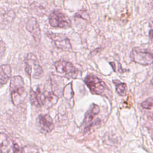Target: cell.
I'll return each instance as SVG.
<instances>
[{"instance_id": "cell-19", "label": "cell", "mask_w": 153, "mask_h": 153, "mask_svg": "<svg viewBox=\"0 0 153 153\" xmlns=\"http://www.w3.org/2000/svg\"><path fill=\"white\" fill-rule=\"evenodd\" d=\"M13 153H22V148H20L16 143L13 144Z\"/></svg>"}, {"instance_id": "cell-7", "label": "cell", "mask_w": 153, "mask_h": 153, "mask_svg": "<svg viewBox=\"0 0 153 153\" xmlns=\"http://www.w3.org/2000/svg\"><path fill=\"white\" fill-rule=\"evenodd\" d=\"M46 35L54 42L57 48L66 51H72L70 41L65 35L62 33L47 32H46Z\"/></svg>"}, {"instance_id": "cell-8", "label": "cell", "mask_w": 153, "mask_h": 153, "mask_svg": "<svg viewBox=\"0 0 153 153\" xmlns=\"http://www.w3.org/2000/svg\"><path fill=\"white\" fill-rule=\"evenodd\" d=\"M37 124L39 130L44 134L51 132L54 128L53 120L48 114L39 115L38 117Z\"/></svg>"}, {"instance_id": "cell-6", "label": "cell", "mask_w": 153, "mask_h": 153, "mask_svg": "<svg viewBox=\"0 0 153 153\" xmlns=\"http://www.w3.org/2000/svg\"><path fill=\"white\" fill-rule=\"evenodd\" d=\"M54 66L58 73L68 78L75 79L78 75V69L71 62L60 60L55 62Z\"/></svg>"}, {"instance_id": "cell-3", "label": "cell", "mask_w": 153, "mask_h": 153, "mask_svg": "<svg viewBox=\"0 0 153 153\" xmlns=\"http://www.w3.org/2000/svg\"><path fill=\"white\" fill-rule=\"evenodd\" d=\"M84 82L94 94L103 95L107 90V86L105 82L96 75L89 74L84 79Z\"/></svg>"}, {"instance_id": "cell-16", "label": "cell", "mask_w": 153, "mask_h": 153, "mask_svg": "<svg viewBox=\"0 0 153 153\" xmlns=\"http://www.w3.org/2000/svg\"><path fill=\"white\" fill-rule=\"evenodd\" d=\"M142 106L146 109L153 108V97H149L142 103Z\"/></svg>"}, {"instance_id": "cell-4", "label": "cell", "mask_w": 153, "mask_h": 153, "mask_svg": "<svg viewBox=\"0 0 153 153\" xmlns=\"http://www.w3.org/2000/svg\"><path fill=\"white\" fill-rule=\"evenodd\" d=\"M130 57L133 62L142 65L153 63V53L139 48H134L132 50Z\"/></svg>"}, {"instance_id": "cell-12", "label": "cell", "mask_w": 153, "mask_h": 153, "mask_svg": "<svg viewBox=\"0 0 153 153\" xmlns=\"http://www.w3.org/2000/svg\"><path fill=\"white\" fill-rule=\"evenodd\" d=\"M11 68L10 65L5 64L0 66V84H6L10 78Z\"/></svg>"}, {"instance_id": "cell-15", "label": "cell", "mask_w": 153, "mask_h": 153, "mask_svg": "<svg viewBox=\"0 0 153 153\" xmlns=\"http://www.w3.org/2000/svg\"><path fill=\"white\" fill-rule=\"evenodd\" d=\"M29 97L30 100L32 105H33L36 107H40L41 103L38 96L37 93H35L32 89H30V93H29Z\"/></svg>"}, {"instance_id": "cell-2", "label": "cell", "mask_w": 153, "mask_h": 153, "mask_svg": "<svg viewBox=\"0 0 153 153\" xmlns=\"http://www.w3.org/2000/svg\"><path fill=\"white\" fill-rule=\"evenodd\" d=\"M25 70L30 78L39 79L44 73L41 66L39 65L36 56L33 53H29L25 58Z\"/></svg>"}, {"instance_id": "cell-10", "label": "cell", "mask_w": 153, "mask_h": 153, "mask_svg": "<svg viewBox=\"0 0 153 153\" xmlns=\"http://www.w3.org/2000/svg\"><path fill=\"white\" fill-rule=\"evenodd\" d=\"M26 28L30 33L35 41L39 43L41 41V34L39 25L36 19L34 17L30 18L26 23Z\"/></svg>"}, {"instance_id": "cell-11", "label": "cell", "mask_w": 153, "mask_h": 153, "mask_svg": "<svg viewBox=\"0 0 153 153\" xmlns=\"http://www.w3.org/2000/svg\"><path fill=\"white\" fill-rule=\"evenodd\" d=\"M13 143L8 135L0 133V153H9L13 148Z\"/></svg>"}, {"instance_id": "cell-1", "label": "cell", "mask_w": 153, "mask_h": 153, "mask_svg": "<svg viewBox=\"0 0 153 153\" xmlns=\"http://www.w3.org/2000/svg\"><path fill=\"white\" fill-rule=\"evenodd\" d=\"M10 91L11 100L14 105L17 106L25 100L27 93L26 90L25 82L22 76L17 75L11 79Z\"/></svg>"}, {"instance_id": "cell-9", "label": "cell", "mask_w": 153, "mask_h": 153, "mask_svg": "<svg viewBox=\"0 0 153 153\" xmlns=\"http://www.w3.org/2000/svg\"><path fill=\"white\" fill-rule=\"evenodd\" d=\"M37 94L41 104L44 105L47 108H50L53 106L58 100L57 96L52 91L45 90L41 92L39 89H38Z\"/></svg>"}, {"instance_id": "cell-20", "label": "cell", "mask_w": 153, "mask_h": 153, "mask_svg": "<svg viewBox=\"0 0 153 153\" xmlns=\"http://www.w3.org/2000/svg\"><path fill=\"white\" fill-rule=\"evenodd\" d=\"M149 38H150L151 41L153 43V29L150 30L149 33Z\"/></svg>"}, {"instance_id": "cell-21", "label": "cell", "mask_w": 153, "mask_h": 153, "mask_svg": "<svg viewBox=\"0 0 153 153\" xmlns=\"http://www.w3.org/2000/svg\"><path fill=\"white\" fill-rule=\"evenodd\" d=\"M150 118L151 120H153V112H152V113L150 114Z\"/></svg>"}, {"instance_id": "cell-18", "label": "cell", "mask_w": 153, "mask_h": 153, "mask_svg": "<svg viewBox=\"0 0 153 153\" xmlns=\"http://www.w3.org/2000/svg\"><path fill=\"white\" fill-rule=\"evenodd\" d=\"M5 51V45L3 41L0 40V59L3 57Z\"/></svg>"}, {"instance_id": "cell-23", "label": "cell", "mask_w": 153, "mask_h": 153, "mask_svg": "<svg viewBox=\"0 0 153 153\" xmlns=\"http://www.w3.org/2000/svg\"><path fill=\"white\" fill-rule=\"evenodd\" d=\"M151 136H152V138L153 139V129H152V134H151Z\"/></svg>"}, {"instance_id": "cell-5", "label": "cell", "mask_w": 153, "mask_h": 153, "mask_svg": "<svg viewBox=\"0 0 153 153\" xmlns=\"http://www.w3.org/2000/svg\"><path fill=\"white\" fill-rule=\"evenodd\" d=\"M49 23L53 27L67 28L71 26L70 19L65 13L55 10L49 16Z\"/></svg>"}, {"instance_id": "cell-14", "label": "cell", "mask_w": 153, "mask_h": 153, "mask_svg": "<svg viewBox=\"0 0 153 153\" xmlns=\"http://www.w3.org/2000/svg\"><path fill=\"white\" fill-rule=\"evenodd\" d=\"M115 85L116 87V91L119 95L123 96L126 94L127 89V85L126 83L119 82L117 81V83H115Z\"/></svg>"}, {"instance_id": "cell-17", "label": "cell", "mask_w": 153, "mask_h": 153, "mask_svg": "<svg viewBox=\"0 0 153 153\" xmlns=\"http://www.w3.org/2000/svg\"><path fill=\"white\" fill-rule=\"evenodd\" d=\"M22 153H39L38 149L32 146H26L22 148Z\"/></svg>"}, {"instance_id": "cell-13", "label": "cell", "mask_w": 153, "mask_h": 153, "mask_svg": "<svg viewBox=\"0 0 153 153\" xmlns=\"http://www.w3.org/2000/svg\"><path fill=\"white\" fill-rule=\"evenodd\" d=\"M99 107L96 104H92L85 115L84 123L85 124H88L90 123L94 118V117L99 114Z\"/></svg>"}, {"instance_id": "cell-22", "label": "cell", "mask_w": 153, "mask_h": 153, "mask_svg": "<svg viewBox=\"0 0 153 153\" xmlns=\"http://www.w3.org/2000/svg\"><path fill=\"white\" fill-rule=\"evenodd\" d=\"M151 84L153 85V77H152V80H151Z\"/></svg>"}]
</instances>
